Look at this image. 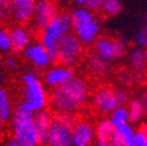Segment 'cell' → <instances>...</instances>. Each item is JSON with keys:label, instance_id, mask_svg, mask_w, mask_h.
Instances as JSON below:
<instances>
[{"label": "cell", "instance_id": "obj_37", "mask_svg": "<svg viewBox=\"0 0 147 146\" xmlns=\"http://www.w3.org/2000/svg\"><path fill=\"white\" fill-rule=\"evenodd\" d=\"M115 146H127V145L123 141H121L119 139H117V142H115Z\"/></svg>", "mask_w": 147, "mask_h": 146}, {"label": "cell", "instance_id": "obj_26", "mask_svg": "<svg viewBox=\"0 0 147 146\" xmlns=\"http://www.w3.org/2000/svg\"><path fill=\"white\" fill-rule=\"evenodd\" d=\"M135 42L140 47L147 48V16L144 18L142 28L137 31L135 35Z\"/></svg>", "mask_w": 147, "mask_h": 146}, {"label": "cell", "instance_id": "obj_40", "mask_svg": "<svg viewBox=\"0 0 147 146\" xmlns=\"http://www.w3.org/2000/svg\"><path fill=\"white\" fill-rule=\"evenodd\" d=\"M54 2H59V1H62V0H53Z\"/></svg>", "mask_w": 147, "mask_h": 146}, {"label": "cell", "instance_id": "obj_21", "mask_svg": "<svg viewBox=\"0 0 147 146\" xmlns=\"http://www.w3.org/2000/svg\"><path fill=\"white\" fill-rule=\"evenodd\" d=\"M130 62H131L133 70L137 75L142 74L146 69V62L144 59V54L141 48H136L130 54Z\"/></svg>", "mask_w": 147, "mask_h": 146}, {"label": "cell", "instance_id": "obj_9", "mask_svg": "<svg viewBox=\"0 0 147 146\" xmlns=\"http://www.w3.org/2000/svg\"><path fill=\"white\" fill-rule=\"evenodd\" d=\"M92 104L97 114L101 116L110 114L119 106L115 90L107 86L96 89L92 97Z\"/></svg>", "mask_w": 147, "mask_h": 146}, {"label": "cell", "instance_id": "obj_2", "mask_svg": "<svg viewBox=\"0 0 147 146\" xmlns=\"http://www.w3.org/2000/svg\"><path fill=\"white\" fill-rule=\"evenodd\" d=\"M71 30L83 46L94 45L100 37L101 26L94 12L85 6H79L69 12Z\"/></svg>", "mask_w": 147, "mask_h": 146}, {"label": "cell", "instance_id": "obj_7", "mask_svg": "<svg viewBox=\"0 0 147 146\" xmlns=\"http://www.w3.org/2000/svg\"><path fill=\"white\" fill-rule=\"evenodd\" d=\"M83 51V44L74 33L69 32L62 36L56 45V62L67 68L77 64Z\"/></svg>", "mask_w": 147, "mask_h": 146}, {"label": "cell", "instance_id": "obj_24", "mask_svg": "<svg viewBox=\"0 0 147 146\" xmlns=\"http://www.w3.org/2000/svg\"><path fill=\"white\" fill-rule=\"evenodd\" d=\"M109 120L113 125L119 124V123H124V122H129L128 112H127L126 106H117V107L110 114Z\"/></svg>", "mask_w": 147, "mask_h": 146}, {"label": "cell", "instance_id": "obj_15", "mask_svg": "<svg viewBox=\"0 0 147 146\" xmlns=\"http://www.w3.org/2000/svg\"><path fill=\"white\" fill-rule=\"evenodd\" d=\"M73 78H75V74L71 68L57 64L49 69L45 74V83L48 86L54 88L67 84Z\"/></svg>", "mask_w": 147, "mask_h": 146}, {"label": "cell", "instance_id": "obj_5", "mask_svg": "<svg viewBox=\"0 0 147 146\" xmlns=\"http://www.w3.org/2000/svg\"><path fill=\"white\" fill-rule=\"evenodd\" d=\"M71 30V18L67 12H58L52 21L40 31V42L47 48L52 62H56V45L62 36Z\"/></svg>", "mask_w": 147, "mask_h": 146}, {"label": "cell", "instance_id": "obj_25", "mask_svg": "<svg viewBox=\"0 0 147 146\" xmlns=\"http://www.w3.org/2000/svg\"><path fill=\"white\" fill-rule=\"evenodd\" d=\"M135 146H147V125H141L134 134Z\"/></svg>", "mask_w": 147, "mask_h": 146}, {"label": "cell", "instance_id": "obj_6", "mask_svg": "<svg viewBox=\"0 0 147 146\" xmlns=\"http://www.w3.org/2000/svg\"><path fill=\"white\" fill-rule=\"evenodd\" d=\"M75 114L55 112L48 129L46 146H73L71 130L76 122Z\"/></svg>", "mask_w": 147, "mask_h": 146}, {"label": "cell", "instance_id": "obj_10", "mask_svg": "<svg viewBox=\"0 0 147 146\" xmlns=\"http://www.w3.org/2000/svg\"><path fill=\"white\" fill-rule=\"evenodd\" d=\"M95 143V125L89 120H79L73 125V146H92Z\"/></svg>", "mask_w": 147, "mask_h": 146}, {"label": "cell", "instance_id": "obj_39", "mask_svg": "<svg viewBox=\"0 0 147 146\" xmlns=\"http://www.w3.org/2000/svg\"><path fill=\"white\" fill-rule=\"evenodd\" d=\"M2 81H3V78H2V76H1V74H0V85H1Z\"/></svg>", "mask_w": 147, "mask_h": 146}, {"label": "cell", "instance_id": "obj_31", "mask_svg": "<svg viewBox=\"0 0 147 146\" xmlns=\"http://www.w3.org/2000/svg\"><path fill=\"white\" fill-rule=\"evenodd\" d=\"M10 16V12H9L8 7H5V8H0V24H2L5 20Z\"/></svg>", "mask_w": 147, "mask_h": 146}, {"label": "cell", "instance_id": "obj_3", "mask_svg": "<svg viewBox=\"0 0 147 146\" xmlns=\"http://www.w3.org/2000/svg\"><path fill=\"white\" fill-rule=\"evenodd\" d=\"M12 136L18 146H40L33 114L26 110L21 104L12 112L10 116Z\"/></svg>", "mask_w": 147, "mask_h": 146}, {"label": "cell", "instance_id": "obj_30", "mask_svg": "<svg viewBox=\"0 0 147 146\" xmlns=\"http://www.w3.org/2000/svg\"><path fill=\"white\" fill-rule=\"evenodd\" d=\"M4 64L7 68L9 69H16V66H18V62L14 57L12 56H6L4 58Z\"/></svg>", "mask_w": 147, "mask_h": 146}, {"label": "cell", "instance_id": "obj_36", "mask_svg": "<svg viewBox=\"0 0 147 146\" xmlns=\"http://www.w3.org/2000/svg\"><path fill=\"white\" fill-rule=\"evenodd\" d=\"M74 2L76 3L77 5H79V6H84L86 0H74Z\"/></svg>", "mask_w": 147, "mask_h": 146}, {"label": "cell", "instance_id": "obj_32", "mask_svg": "<svg viewBox=\"0 0 147 146\" xmlns=\"http://www.w3.org/2000/svg\"><path fill=\"white\" fill-rule=\"evenodd\" d=\"M141 101H142L143 107H144L145 116H147V89L145 90L144 93H143V96H142V98H141Z\"/></svg>", "mask_w": 147, "mask_h": 146}, {"label": "cell", "instance_id": "obj_35", "mask_svg": "<svg viewBox=\"0 0 147 146\" xmlns=\"http://www.w3.org/2000/svg\"><path fill=\"white\" fill-rule=\"evenodd\" d=\"M3 132H4V122L0 119V138L2 136Z\"/></svg>", "mask_w": 147, "mask_h": 146}, {"label": "cell", "instance_id": "obj_38", "mask_svg": "<svg viewBox=\"0 0 147 146\" xmlns=\"http://www.w3.org/2000/svg\"><path fill=\"white\" fill-rule=\"evenodd\" d=\"M143 54H144V59L147 64V48H145V50H143Z\"/></svg>", "mask_w": 147, "mask_h": 146}, {"label": "cell", "instance_id": "obj_1", "mask_svg": "<svg viewBox=\"0 0 147 146\" xmlns=\"http://www.w3.org/2000/svg\"><path fill=\"white\" fill-rule=\"evenodd\" d=\"M89 98V86L82 78H73L61 86L54 87L49 96V104L55 112L75 114Z\"/></svg>", "mask_w": 147, "mask_h": 146}, {"label": "cell", "instance_id": "obj_14", "mask_svg": "<svg viewBox=\"0 0 147 146\" xmlns=\"http://www.w3.org/2000/svg\"><path fill=\"white\" fill-rule=\"evenodd\" d=\"M24 53L26 58L38 68H47L53 62L47 48L41 42L31 43L24 50Z\"/></svg>", "mask_w": 147, "mask_h": 146}, {"label": "cell", "instance_id": "obj_13", "mask_svg": "<svg viewBox=\"0 0 147 146\" xmlns=\"http://www.w3.org/2000/svg\"><path fill=\"white\" fill-rule=\"evenodd\" d=\"M36 0H12L9 5V12L18 24H26L32 21L34 16Z\"/></svg>", "mask_w": 147, "mask_h": 146}, {"label": "cell", "instance_id": "obj_33", "mask_svg": "<svg viewBox=\"0 0 147 146\" xmlns=\"http://www.w3.org/2000/svg\"><path fill=\"white\" fill-rule=\"evenodd\" d=\"M11 2H12V0H0V8L9 7V5H10Z\"/></svg>", "mask_w": 147, "mask_h": 146}, {"label": "cell", "instance_id": "obj_16", "mask_svg": "<svg viewBox=\"0 0 147 146\" xmlns=\"http://www.w3.org/2000/svg\"><path fill=\"white\" fill-rule=\"evenodd\" d=\"M53 114L48 110H42L33 114V122H34L35 129H36L38 141L40 145H45L48 129L52 122Z\"/></svg>", "mask_w": 147, "mask_h": 146}, {"label": "cell", "instance_id": "obj_8", "mask_svg": "<svg viewBox=\"0 0 147 146\" xmlns=\"http://www.w3.org/2000/svg\"><path fill=\"white\" fill-rule=\"evenodd\" d=\"M94 51L108 62L121 59L126 55L127 46L125 42L110 37H99L94 43Z\"/></svg>", "mask_w": 147, "mask_h": 146}, {"label": "cell", "instance_id": "obj_28", "mask_svg": "<svg viewBox=\"0 0 147 146\" xmlns=\"http://www.w3.org/2000/svg\"><path fill=\"white\" fill-rule=\"evenodd\" d=\"M115 93L117 103H119V106H127L129 101L131 100L130 94L128 93V91H126L124 89H117L115 90Z\"/></svg>", "mask_w": 147, "mask_h": 146}, {"label": "cell", "instance_id": "obj_11", "mask_svg": "<svg viewBox=\"0 0 147 146\" xmlns=\"http://www.w3.org/2000/svg\"><path fill=\"white\" fill-rule=\"evenodd\" d=\"M57 14L58 9L54 1H50V0H38V1H36L34 16L32 18L34 22L35 28L38 31L43 30Z\"/></svg>", "mask_w": 147, "mask_h": 146}, {"label": "cell", "instance_id": "obj_18", "mask_svg": "<svg viewBox=\"0 0 147 146\" xmlns=\"http://www.w3.org/2000/svg\"><path fill=\"white\" fill-rule=\"evenodd\" d=\"M85 64L88 71L95 76H103L109 70V64L96 51H91L85 57Z\"/></svg>", "mask_w": 147, "mask_h": 146}, {"label": "cell", "instance_id": "obj_34", "mask_svg": "<svg viewBox=\"0 0 147 146\" xmlns=\"http://www.w3.org/2000/svg\"><path fill=\"white\" fill-rule=\"evenodd\" d=\"M3 146H18V143H16V140H14L13 138H10V139L6 140V142H5Z\"/></svg>", "mask_w": 147, "mask_h": 146}, {"label": "cell", "instance_id": "obj_20", "mask_svg": "<svg viewBox=\"0 0 147 146\" xmlns=\"http://www.w3.org/2000/svg\"><path fill=\"white\" fill-rule=\"evenodd\" d=\"M115 128L117 130V139L123 141L127 146H135L134 144V134L135 129L131 125L130 122H124V123L115 124Z\"/></svg>", "mask_w": 147, "mask_h": 146}, {"label": "cell", "instance_id": "obj_41", "mask_svg": "<svg viewBox=\"0 0 147 146\" xmlns=\"http://www.w3.org/2000/svg\"><path fill=\"white\" fill-rule=\"evenodd\" d=\"M92 146H99V145H97V144H95V143H94V144H93V145H92Z\"/></svg>", "mask_w": 147, "mask_h": 146}, {"label": "cell", "instance_id": "obj_27", "mask_svg": "<svg viewBox=\"0 0 147 146\" xmlns=\"http://www.w3.org/2000/svg\"><path fill=\"white\" fill-rule=\"evenodd\" d=\"M0 50L9 51L11 50V43H10V35L9 31L0 28Z\"/></svg>", "mask_w": 147, "mask_h": 146}, {"label": "cell", "instance_id": "obj_19", "mask_svg": "<svg viewBox=\"0 0 147 146\" xmlns=\"http://www.w3.org/2000/svg\"><path fill=\"white\" fill-rule=\"evenodd\" d=\"M126 107L128 112L129 122L131 124L140 123L145 116L144 107H143L141 98H135L130 100Z\"/></svg>", "mask_w": 147, "mask_h": 146}, {"label": "cell", "instance_id": "obj_23", "mask_svg": "<svg viewBox=\"0 0 147 146\" xmlns=\"http://www.w3.org/2000/svg\"><path fill=\"white\" fill-rule=\"evenodd\" d=\"M122 10V3L119 0H103L101 11L104 16H113Z\"/></svg>", "mask_w": 147, "mask_h": 146}, {"label": "cell", "instance_id": "obj_12", "mask_svg": "<svg viewBox=\"0 0 147 146\" xmlns=\"http://www.w3.org/2000/svg\"><path fill=\"white\" fill-rule=\"evenodd\" d=\"M117 134L113 124L107 118H101L95 125V144L99 146H115Z\"/></svg>", "mask_w": 147, "mask_h": 146}, {"label": "cell", "instance_id": "obj_17", "mask_svg": "<svg viewBox=\"0 0 147 146\" xmlns=\"http://www.w3.org/2000/svg\"><path fill=\"white\" fill-rule=\"evenodd\" d=\"M11 50L13 52H22L32 43V36L24 26H16L9 31Z\"/></svg>", "mask_w": 147, "mask_h": 146}, {"label": "cell", "instance_id": "obj_22", "mask_svg": "<svg viewBox=\"0 0 147 146\" xmlns=\"http://www.w3.org/2000/svg\"><path fill=\"white\" fill-rule=\"evenodd\" d=\"M12 114L11 103L6 92L0 88V119L3 122H8Z\"/></svg>", "mask_w": 147, "mask_h": 146}, {"label": "cell", "instance_id": "obj_4", "mask_svg": "<svg viewBox=\"0 0 147 146\" xmlns=\"http://www.w3.org/2000/svg\"><path fill=\"white\" fill-rule=\"evenodd\" d=\"M23 83L25 88L22 106L31 114L45 110L49 104V96L37 75L34 73L25 74L23 76Z\"/></svg>", "mask_w": 147, "mask_h": 146}, {"label": "cell", "instance_id": "obj_29", "mask_svg": "<svg viewBox=\"0 0 147 146\" xmlns=\"http://www.w3.org/2000/svg\"><path fill=\"white\" fill-rule=\"evenodd\" d=\"M102 3H103V0H86L84 6L90 9L92 12H97L101 10Z\"/></svg>", "mask_w": 147, "mask_h": 146}]
</instances>
